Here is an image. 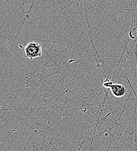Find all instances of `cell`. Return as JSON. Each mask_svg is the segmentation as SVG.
Returning <instances> with one entry per match:
<instances>
[{"mask_svg":"<svg viewBox=\"0 0 137 151\" xmlns=\"http://www.w3.org/2000/svg\"><path fill=\"white\" fill-rule=\"evenodd\" d=\"M25 57L33 60L43 55L42 48L39 42H30L25 48Z\"/></svg>","mask_w":137,"mask_h":151,"instance_id":"obj_1","label":"cell"},{"mask_svg":"<svg viewBox=\"0 0 137 151\" xmlns=\"http://www.w3.org/2000/svg\"><path fill=\"white\" fill-rule=\"evenodd\" d=\"M103 86L106 88H110L112 94L116 98H121L126 94V88L123 84H115L113 80H110L109 78L104 81Z\"/></svg>","mask_w":137,"mask_h":151,"instance_id":"obj_2","label":"cell"}]
</instances>
